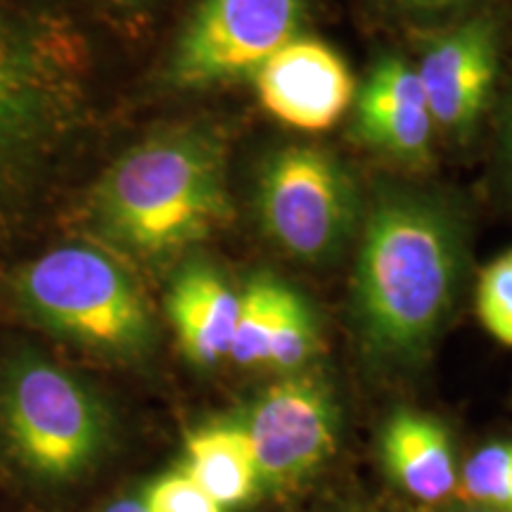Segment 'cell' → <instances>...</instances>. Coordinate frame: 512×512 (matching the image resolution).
<instances>
[{
  "label": "cell",
  "mask_w": 512,
  "mask_h": 512,
  "mask_svg": "<svg viewBox=\"0 0 512 512\" xmlns=\"http://www.w3.org/2000/svg\"><path fill=\"white\" fill-rule=\"evenodd\" d=\"M351 304L363 347L382 363L420 361L451 313L467 261L460 211L408 185H382L361 211Z\"/></svg>",
  "instance_id": "cell-1"
},
{
  "label": "cell",
  "mask_w": 512,
  "mask_h": 512,
  "mask_svg": "<svg viewBox=\"0 0 512 512\" xmlns=\"http://www.w3.org/2000/svg\"><path fill=\"white\" fill-rule=\"evenodd\" d=\"M88 211L102 238L128 256L185 254L235 216L226 138L192 124L140 140L100 176Z\"/></svg>",
  "instance_id": "cell-2"
},
{
  "label": "cell",
  "mask_w": 512,
  "mask_h": 512,
  "mask_svg": "<svg viewBox=\"0 0 512 512\" xmlns=\"http://www.w3.org/2000/svg\"><path fill=\"white\" fill-rule=\"evenodd\" d=\"M86 76L74 34L0 15V245L27 219L79 133Z\"/></svg>",
  "instance_id": "cell-3"
},
{
  "label": "cell",
  "mask_w": 512,
  "mask_h": 512,
  "mask_svg": "<svg viewBox=\"0 0 512 512\" xmlns=\"http://www.w3.org/2000/svg\"><path fill=\"white\" fill-rule=\"evenodd\" d=\"M19 306L43 328L102 356L136 361L155 344V320L131 273L102 249L67 245L22 266Z\"/></svg>",
  "instance_id": "cell-4"
},
{
  "label": "cell",
  "mask_w": 512,
  "mask_h": 512,
  "mask_svg": "<svg viewBox=\"0 0 512 512\" xmlns=\"http://www.w3.org/2000/svg\"><path fill=\"white\" fill-rule=\"evenodd\" d=\"M0 425L19 463L72 482L102 456L110 420L91 389L41 356H19L0 380Z\"/></svg>",
  "instance_id": "cell-5"
},
{
  "label": "cell",
  "mask_w": 512,
  "mask_h": 512,
  "mask_svg": "<svg viewBox=\"0 0 512 512\" xmlns=\"http://www.w3.org/2000/svg\"><path fill=\"white\" fill-rule=\"evenodd\" d=\"M254 207L275 247L299 264L335 261L361 223V202L349 169L316 145H283L256 171Z\"/></svg>",
  "instance_id": "cell-6"
},
{
  "label": "cell",
  "mask_w": 512,
  "mask_h": 512,
  "mask_svg": "<svg viewBox=\"0 0 512 512\" xmlns=\"http://www.w3.org/2000/svg\"><path fill=\"white\" fill-rule=\"evenodd\" d=\"M304 19L306 0H200L166 64V81L176 91H207L254 79L302 34Z\"/></svg>",
  "instance_id": "cell-7"
},
{
  "label": "cell",
  "mask_w": 512,
  "mask_h": 512,
  "mask_svg": "<svg viewBox=\"0 0 512 512\" xmlns=\"http://www.w3.org/2000/svg\"><path fill=\"white\" fill-rule=\"evenodd\" d=\"M242 427L252 444L261 482L299 484L335 453V396L316 373H287L256 396Z\"/></svg>",
  "instance_id": "cell-8"
},
{
  "label": "cell",
  "mask_w": 512,
  "mask_h": 512,
  "mask_svg": "<svg viewBox=\"0 0 512 512\" xmlns=\"http://www.w3.org/2000/svg\"><path fill=\"white\" fill-rule=\"evenodd\" d=\"M501 60V29L489 15L465 19L434 38L415 64L439 131L465 138L489 107Z\"/></svg>",
  "instance_id": "cell-9"
},
{
  "label": "cell",
  "mask_w": 512,
  "mask_h": 512,
  "mask_svg": "<svg viewBox=\"0 0 512 512\" xmlns=\"http://www.w3.org/2000/svg\"><path fill=\"white\" fill-rule=\"evenodd\" d=\"M252 81L273 119L306 133L339 124L356 98L354 74L339 50L304 34L268 57Z\"/></svg>",
  "instance_id": "cell-10"
},
{
  "label": "cell",
  "mask_w": 512,
  "mask_h": 512,
  "mask_svg": "<svg viewBox=\"0 0 512 512\" xmlns=\"http://www.w3.org/2000/svg\"><path fill=\"white\" fill-rule=\"evenodd\" d=\"M354 136L394 162L422 166L432 159L434 124L418 69L406 57L382 55L356 86Z\"/></svg>",
  "instance_id": "cell-11"
},
{
  "label": "cell",
  "mask_w": 512,
  "mask_h": 512,
  "mask_svg": "<svg viewBox=\"0 0 512 512\" xmlns=\"http://www.w3.org/2000/svg\"><path fill=\"white\" fill-rule=\"evenodd\" d=\"M240 311V290L207 261L178 268L166 292V313L190 363L219 366L230 354Z\"/></svg>",
  "instance_id": "cell-12"
},
{
  "label": "cell",
  "mask_w": 512,
  "mask_h": 512,
  "mask_svg": "<svg viewBox=\"0 0 512 512\" xmlns=\"http://www.w3.org/2000/svg\"><path fill=\"white\" fill-rule=\"evenodd\" d=\"M380 451L394 482L425 503L444 501L458 482L451 437L432 415L399 408L384 422Z\"/></svg>",
  "instance_id": "cell-13"
},
{
  "label": "cell",
  "mask_w": 512,
  "mask_h": 512,
  "mask_svg": "<svg viewBox=\"0 0 512 512\" xmlns=\"http://www.w3.org/2000/svg\"><path fill=\"white\" fill-rule=\"evenodd\" d=\"M183 467L221 508L249 501L264 484L242 422H216L192 432Z\"/></svg>",
  "instance_id": "cell-14"
},
{
  "label": "cell",
  "mask_w": 512,
  "mask_h": 512,
  "mask_svg": "<svg viewBox=\"0 0 512 512\" xmlns=\"http://www.w3.org/2000/svg\"><path fill=\"white\" fill-rule=\"evenodd\" d=\"M287 283L275 273H254L240 290V311L228 358L242 368L264 366L278 325Z\"/></svg>",
  "instance_id": "cell-15"
},
{
  "label": "cell",
  "mask_w": 512,
  "mask_h": 512,
  "mask_svg": "<svg viewBox=\"0 0 512 512\" xmlns=\"http://www.w3.org/2000/svg\"><path fill=\"white\" fill-rule=\"evenodd\" d=\"M318 344V318L311 309L309 299L297 287L287 285L264 366L278 370L283 375L297 373V370H304L306 363L316 356Z\"/></svg>",
  "instance_id": "cell-16"
},
{
  "label": "cell",
  "mask_w": 512,
  "mask_h": 512,
  "mask_svg": "<svg viewBox=\"0 0 512 512\" xmlns=\"http://www.w3.org/2000/svg\"><path fill=\"white\" fill-rule=\"evenodd\" d=\"M460 494L479 510L512 512V441L475 451L460 475Z\"/></svg>",
  "instance_id": "cell-17"
},
{
  "label": "cell",
  "mask_w": 512,
  "mask_h": 512,
  "mask_svg": "<svg viewBox=\"0 0 512 512\" xmlns=\"http://www.w3.org/2000/svg\"><path fill=\"white\" fill-rule=\"evenodd\" d=\"M475 304L484 330L505 347H512V249L482 268Z\"/></svg>",
  "instance_id": "cell-18"
},
{
  "label": "cell",
  "mask_w": 512,
  "mask_h": 512,
  "mask_svg": "<svg viewBox=\"0 0 512 512\" xmlns=\"http://www.w3.org/2000/svg\"><path fill=\"white\" fill-rule=\"evenodd\" d=\"M145 512H223L219 503L202 491L185 472L157 479L145 491Z\"/></svg>",
  "instance_id": "cell-19"
},
{
  "label": "cell",
  "mask_w": 512,
  "mask_h": 512,
  "mask_svg": "<svg viewBox=\"0 0 512 512\" xmlns=\"http://www.w3.org/2000/svg\"><path fill=\"white\" fill-rule=\"evenodd\" d=\"M503 159L508 171L512 174V98L508 102V114H505V124H503Z\"/></svg>",
  "instance_id": "cell-20"
},
{
  "label": "cell",
  "mask_w": 512,
  "mask_h": 512,
  "mask_svg": "<svg viewBox=\"0 0 512 512\" xmlns=\"http://www.w3.org/2000/svg\"><path fill=\"white\" fill-rule=\"evenodd\" d=\"M399 5H406V8H418V10H437V8H448V5H460L467 3V0H396Z\"/></svg>",
  "instance_id": "cell-21"
},
{
  "label": "cell",
  "mask_w": 512,
  "mask_h": 512,
  "mask_svg": "<svg viewBox=\"0 0 512 512\" xmlns=\"http://www.w3.org/2000/svg\"><path fill=\"white\" fill-rule=\"evenodd\" d=\"M105 512H145V508L140 501H117L112 503Z\"/></svg>",
  "instance_id": "cell-22"
},
{
  "label": "cell",
  "mask_w": 512,
  "mask_h": 512,
  "mask_svg": "<svg viewBox=\"0 0 512 512\" xmlns=\"http://www.w3.org/2000/svg\"><path fill=\"white\" fill-rule=\"evenodd\" d=\"M112 3H121V5H131V3H138V0H112Z\"/></svg>",
  "instance_id": "cell-23"
},
{
  "label": "cell",
  "mask_w": 512,
  "mask_h": 512,
  "mask_svg": "<svg viewBox=\"0 0 512 512\" xmlns=\"http://www.w3.org/2000/svg\"><path fill=\"white\" fill-rule=\"evenodd\" d=\"M470 512H489V510H479V508H477V510H470Z\"/></svg>",
  "instance_id": "cell-24"
}]
</instances>
